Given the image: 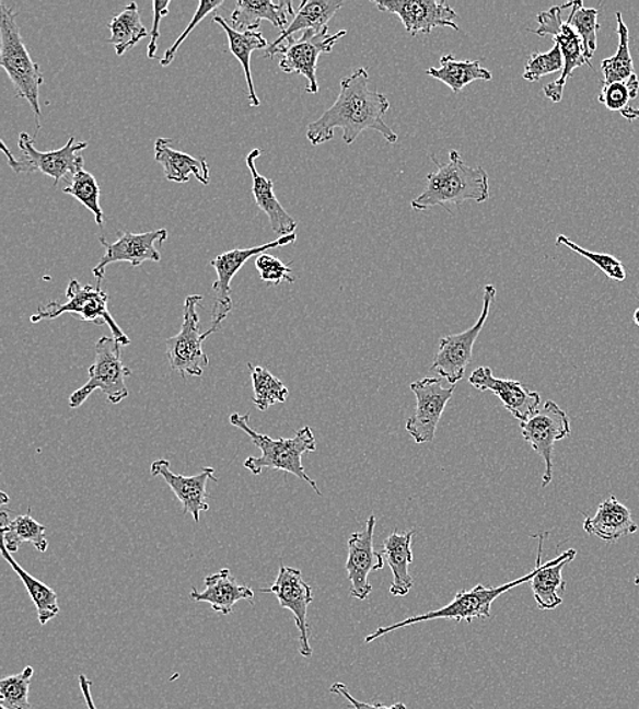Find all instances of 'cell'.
<instances>
[{"mask_svg": "<svg viewBox=\"0 0 639 709\" xmlns=\"http://www.w3.org/2000/svg\"><path fill=\"white\" fill-rule=\"evenodd\" d=\"M340 94L329 109L307 127V140L318 147L335 138V129H342L347 146L358 140L361 132L374 130L388 143L398 141L397 132L387 126L385 116L391 103L385 94L370 89L369 71L360 68L340 82Z\"/></svg>", "mask_w": 639, "mask_h": 709, "instance_id": "1", "label": "cell"}, {"mask_svg": "<svg viewBox=\"0 0 639 709\" xmlns=\"http://www.w3.org/2000/svg\"><path fill=\"white\" fill-rule=\"evenodd\" d=\"M437 171L427 175L423 193L410 204L415 210L435 207L448 208L465 201L486 202L490 198V181L485 168L470 167L457 151H450L449 162L439 164Z\"/></svg>", "mask_w": 639, "mask_h": 709, "instance_id": "2", "label": "cell"}, {"mask_svg": "<svg viewBox=\"0 0 639 709\" xmlns=\"http://www.w3.org/2000/svg\"><path fill=\"white\" fill-rule=\"evenodd\" d=\"M230 422L235 428L241 429L252 439L255 446L263 452L260 457H248L244 462V468L254 475H259L264 469L284 470L297 478L302 479L305 484L313 487L316 495L322 496L318 485L310 478L303 467V454L315 452L316 440L313 430L309 426L300 429L292 439H270L269 435L257 433L249 426V414H232Z\"/></svg>", "mask_w": 639, "mask_h": 709, "instance_id": "3", "label": "cell"}, {"mask_svg": "<svg viewBox=\"0 0 639 709\" xmlns=\"http://www.w3.org/2000/svg\"><path fill=\"white\" fill-rule=\"evenodd\" d=\"M0 66L13 82L16 96L30 103L35 114L36 129L40 131V88L44 84L42 69L27 53L16 14L3 2L0 3Z\"/></svg>", "mask_w": 639, "mask_h": 709, "instance_id": "4", "label": "cell"}, {"mask_svg": "<svg viewBox=\"0 0 639 709\" xmlns=\"http://www.w3.org/2000/svg\"><path fill=\"white\" fill-rule=\"evenodd\" d=\"M536 570L533 569L530 574L524 576V578L510 581L508 584H502L499 586H485L483 584L476 585L475 589L468 591H461L455 595L454 600L449 603V605L439 608L435 612H428L426 614H420V616H414L407 619L402 620V623L382 626L377 628L374 634H371L365 637V644L380 639V637L387 634H392L394 630L402 628H407V626L416 625L420 623H428V620L433 619H453L455 623H465L472 624V620L476 618H491V607L493 602L498 600L500 595L506 594L510 590H513L514 586H519L525 583H531L533 576H535Z\"/></svg>", "mask_w": 639, "mask_h": 709, "instance_id": "5", "label": "cell"}, {"mask_svg": "<svg viewBox=\"0 0 639 709\" xmlns=\"http://www.w3.org/2000/svg\"><path fill=\"white\" fill-rule=\"evenodd\" d=\"M88 146L86 141L77 142L74 137H70L68 143L58 151L40 152L35 147V138L21 132L19 137L21 159H19L11 154L5 142L2 141L4 156L8 158L9 165L15 174H32L40 171L44 175L53 177L55 186H58L59 182L71 181L77 171L83 168L85 160L80 152Z\"/></svg>", "mask_w": 639, "mask_h": 709, "instance_id": "6", "label": "cell"}, {"mask_svg": "<svg viewBox=\"0 0 639 709\" xmlns=\"http://www.w3.org/2000/svg\"><path fill=\"white\" fill-rule=\"evenodd\" d=\"M121 346L114 337L103 336L96 345V358L89 369V380L69 398L70 408H80L94 391L104 393L108 403L119 404L129 397L127 376L131 370L121 363Z\"/></svg>", "mask_w": 639, "mask_h": 709, "instance_id": "7", "label": "cell"}, {"mask_svg": "<svg viewBox=\"0 0 639 709\" xmlns=\"http://www.w3.org/2000/svg\"><path fill=\"white\" fill-rule=\"evenodd\" d=\"M66 297H68V302L63 304L51 302L46 306L38 307L37 313L32 315L31 323L38 324L42 321L57 319L60 315L70 313L86 323L108 325L115 340H118L121 346H130L131 340L109 313V297L102 290V282L92 287L82 286L78 280H71Z\"/></svg>", "mask_w": 639, "mask_h": 709, "instance_id": "8", "label": "cell"}, {"mask_svg": "<svg viewBox=\"0 0 639 709\" xmlns=\"http://www.w3.org/2000/svg\"><path fill=\"white\" fill-rule=\"evenodd\" d=\"M204 301L202 295L186 298L183 307V324L179 334L165 340L166 357L171 369L182 376H201L204 369L209 365L208 354L204 351V341L209 336L217 334L221 326L212 325L208 332L201 334L197 306Z\"/></svg>", "mask_w": 639, "mask_h": 709, "instance_id": "9", "label": "cell"}, {"mask_svg": "<svg viewBox=\"0 0 639 709\" xmlns=\"http://www.w3.org/2000/svg\"><path fill=\"white\" fill-rule=\"evenodd\" d=\"M568 8L569 2L543 11V13L537 15V30H530L536 33L537 36L544 37L551 35L555 44H558L564 55L565 66L559 79L544 86V94L549 100H553L554 103H559L562 100L566 84H568L576 69L585 65L592 68V62L586 58L580 36L568 24V21H564L562 19L564 11L568 10Z\"/></svg>", "mask_w": 639, "mask_h": 709, "instance_id": "10", "label": "cell"}, {"mask_svg": "<svg viewBox=\"0 0 639 709\" xmlns=\"http://www.w3.org/2000/svg\"><path fill=\"white\" fill-rule=\"evenodd\" d=\"M347 31L329 35V30L322 32L305 31L300 38H288L281 47L277 48L274 57L280 55V69L287 74L298 73L307 80L305 92L315 94L320 92L316 79V66L321 55L330 54Z\"/></svg>", "mask_w": 639, "mask_h": 709, "instance_id": "11", "label": "cell"}, {"mask_svg": "<svg viewBox=\"0 0 639 709\" xmlns=\"http://www.w3.org/2000/svg\"><path fill=\"white\" fill-rule=\"evenodd\" d=\"M496 287L487 284L485 287V304H483L477 323L468 330L463 332V334L442 337L441 342H439V351L433 358L432 370H435L439 376H442L450 384L455 385L464 379L466 368H468L472 360L475 342L483 328H485L492 303L496 302Z\"/></svg>", "mask_w": 639, "mask_h": 709, "instance_id": "12", "label": "cell"}, {"mask_svg": "<svg viewBox=\"0 0 639 709\" xmlns=\"http://www.w3.org/2000/svg\"><path fill=\"white\" fill-rule=\"evenodd\" d=\"M521 433L533 451L546 463L542 486L547 487L553 481L555 442L568 439L571 434L568 414L557 403L548 400L541 411L533 415L526 422L521 423Z\"/></svg>", "mask_w": 639, "mask_h": 709, "instance_id": "13", "label": "cell"}, {"mask_svg": "<svg viewBox=\"0 0 639 709\" xmlns=\"http://www.w3.org/2000/svg\"><path fill=\"white\" fill-rule=\"evenodd\" d=\"M263 594H274L280 606L291 612L299 630V652L303 658L313 656L310 646L309 606L314 601L313 589L305 583L299 569L281 565L276 583L268 589H260Z\"/></svg>", "mask_w": 639, "mask_h": 709, "instance_id": "14", "label": "cell"}, {"mask_svg": "<svg viewBox=\"0 0 639 709\" xmlns=\"http://www.w3.org/2000/svg\"><path fill=\"white\" fill-rule=\"evenodd\" d=\"M294 242H297V234L281 236L279 240L266 243L263 246L235 248V251L220 254L219 257L210 261V265L213 266L217 274V280L213 284V325L221 326L222 321H225L232 312L231 282L233 277L241 271L244 264L255 256H260V254L271 251V248L292 245Z\"/></svg>", "mask_w": 639, "mask_h": 709, "instance_id": "15", "label": "cell"}, {"mask_svg": "<svg viewBox=\"0 0 639 709\" xmlns=\"http://www.w3.org/2000/svg\"><path fill=\"white\" fill-rule=\"evenodd\" d=\"M374 3L381 11L397 15L410 36L430 35L435 27L460 31L454 22L457 13L444 0H376Z\"/></svg>", "mask_w": 639, "mask_h": 709, "instance_id": "16", "label": "cell"}, {"mask_svg": "<svg viewBox=\"0 0 639 709\" xmlns=\"http://www.w3.org/2000/svg\"><path fill=\"white\" fill-rule=\"evenodd\" d=\"M410 391L416 397V411L407 420L405 429L416 443L432 442L455 385L443 387L441 380L423 379L410 384Z\"/></svg>", "mask_w": 639, "mask_h": 709, "instance_id": "17", "label": "cell"}, {"mask_svg": "<svg viewBox=\"0 0 639 709\" xmlns=\"http://www.w3.org/2000/svg\"><path fill=\"white\" fill-rule=\"evenodd\" d=\"M119 240L108 243L105 237L100 236V243L105 248V253L97 266H94L92 274L98 282H102L105 269L111 264L129 263L131 266H140L143 263H160L161 254L158 246L169 237V231L161 229L158 231H148L143 234H132V232H118Z\"/></svg>", "mask_w": 639, "mask_h": 709, "instance_id": "18", "label": "cell"}, {"mask_svg": "<svg viewBox=\"0 0 639 709\" xmlns=\"http://www.w3.org/2000/svg\"><path fill=\"white\" fill-rule=\"evenodd\" d=\"M376 519L371 514L367 520L365 528L349 537L348 541V559L347 572L348 579L351 580V596L358 601H365L371 595L372 585L369 576L375 570L383 568L382 553L374 550V531Z\"/></svg>", "mask_w": 639, "mask_h": 709, "instance_id": "19", "label": "cell"}, {"mask_svg": "<svg viewBox=\"0 0 639 709\" xmlns=\"http://www.w3.org/2000/svg\"><path fill=\"white\" fill-rule=\"evenodd\" d=\"M152 476H163L165 484L175 492L182 503L183 513L191 514L194 522L199 523L202 512L209 511L208 489L209 480L219 481L213 467H205L201 473L194 476L177 475L172 473L171 463L166 458H159L150 467Z\"/></svg>", "mask_w": 639, "mask_h": 709, "instance_id": "20", "label": "cell"}, {"mask_svg": "<svg viewBox=\"0 0 639 709\" xmlns=\"http://www.w3.org/2000/svg\"><path fill=\"white\" fill-rule=\"evenodd\" d=\"M470 385L480 392H492L508 411L520 422H526L538 411L542 397L527 390L520 381L497 379L492 370L483 365L469 376Z\"/></svg>", "mask_w": 639, "mask_h": 709, "instance_id": "21", "label": "cell"}, {"mask_svg": "<svg viewBox=\"0 0 639 709\" xmlns=\"http://www.w3.org/2000/svg\"><path fill=\"white\" fill-rule=\"evenodd\" d=\"M546 534L538 535V553L536 561V573L531 581L533 596L542 612H551L562 605V596L559 592L566 590V581L562 572L564 568L574 561L577 556L576 548L560 554L559 557L542 565L543 541Z\"/></svg>", "mask_w": 639, "mask_h": 709, "instance_id": "22", "label": "cell"}, {"mask_svg": "<svg viewBox=\"0 0 639 709\" xmlns=\"http://www.w3.org/2000/svg\"><path fill=\"white\" fill-rule=\"evenodd\" d=\"M204 583L202 592L193 589L191 600L208 603L216 613H220L222 616H230L237 602L246 601L252 605L254 603V591L248 585L239 584L228 568L208 576Z\"/></svg>", "mask_w": 639, "mask_h": 709, "instance_id": "23", "label": "cell"}, {"mask_svg": "<svg viewBox=\"0 0 639 709\" xmlns=\"http://www.w3.org/2000/svg\"><path fill=\"white\" fill-rule=\"evenodd\" d=\"M260 154L263 152L259 149H254V151L248 153L246 159L247 167L253 176V196L255 202L268 216L271 230L275 231V234L280 235V237L292 235L294 234V230L298 229V221L287 212L279 199H277L274 181L258 173L255 159H258Z\"/></svg>", "mask_w": 639, "mask_h": 709, "instance_id": "24", "label": "cell"}, {"mask_svg": "<svg viewBox=\"0 0 639 709\" xmlns=\"http://www.w3.org/2000/svg\"><path fill=\"white\" fill-rule=\"evenodd\" d=\"M583 531L604 542L615 543L624 536L636 534L638 525L631 518L630 509L613 496L600 503L594 516L585 519Z\"/></svg>", "mask_w": 639, "mask_h": 709, "instance_id": "25", "label": "cell"}, {"mask_svg": "<svg viewBox=\"0 0 639 709\" xmlns=\"http://www.w3.org/2000/svg\"><path fill=\"white\" fill-rule=\"evenodd\" d=\"M341 0H303L300 3L297 14L284 32L265 51L266 58H274L277 48L281 47L294 33L305 31L322 32L329 30V22L337 11L342 8Z\"/></svg>", "mask_w": 639, "mask_h": 709, "instance_id": "26", "label": "cell"}, {"mask_svg": "<svg viewBox=\"0 0 639 709\" xmlns=\"http://www.w3.org/2000/svg\"><path fill=\"white\" fill-rule=\"evenodd\" d=\"M414 535L415 531L393 532L383 543L381 553L393 573L391 585L393 596H407L413 590L414 578L409 573V565L414 562Z\"/></svg>", "mask_w": 639, "mask_h": 709, "instance_id": "27", "label": "cell"}, {"mask_svg": "<svg viewBox=\"0 0 639 709\" xmlns=\"http://www.w3.org/2000/svg\"><path fill=\"white\" fill-rule=\"evenodd\" d=\"M291 2H270V0H239L231 15L233 30L239 32L258 30L260 21H269L271 25L284 32L288 27V15L294 16Z\"/></svg>", "mask_w": 639, "mask_h": 709, "instance_id": "28", "label": "cell"}, {"mask_svg": "<svg viewBox=\"0 0 639 709\" xmlns=\"http://www.w3.org/2000/svg\"><path fill=\"white\" fill-rule=\"evenodd\" d=\"M171 142L170 138H159L154 143V159L155 162L163 165L166 179L175 183H188L190 175H194L204 186H209L210 170L207 160L175 151L171 148Z\"/></svg>", "mask_w": 639, "mask_h": 709, "instance_id": "29", "label": "cell"}, {"mask_svg": "<svg viewBox=\"0 0 639 709\" xmlns=\"http://www.w3.org/2000/svg\"><path fill=\"white\" fill-rule=\"evenodd\" d=\"M213 22L224 30L233 57H235L239 60V63L243 66L244 75H246L247 81L249 105H252L253 108L259 107L260 100L257 96V92H255L252 75V62H249V60H252V54L255 49H265L266 51L270 44L258 30L239 32L233 30L230 22H226L220 15H216Z\"/></svg>", "mask_w": 639, "mask_h": 709, "instance_id": "30", "label": "cell"}, {"mask_svg": "<svg viewBox=\"0 0 639 709\" xmlns=\"http://www.w3.org/2000/svg\"><path fill=\"white\" fill-rule=\"evenodd\" d=\"M615 16L616 21H618V51H616L614 57L604 59L602 62V86L624 82V84L630 85L636 92H639V80L630 53L629 27L625 24L624 15H621L620 11H616Z\"/></svg>", "mask_w": 639, "mask_h": 709, "instance_id": "31", "label": "cell"}, {"mask_svg": "<svg viewBox=\"0 0 639 709\" xmlns=\"http://www.w3.org/2000/svg\"><path fill=\"white\" fill-rule=\"evenodd\" d=\"M0 527H2V545L11 554L19 551L22 543H31L40 553L48 550L46 525L36 522L30 513L11 520L8 511L3 509L0 512Z\"/></svg>", "mask_w": 639, "mask_h": 709, "instance_id": "32", "label": "cell"}, {"mask_svg": "<svg viewBox=\"0 0 639 709\" xmlns=\"http://www.w3.org/2000/svg\"><path fill=\"white\" fill-rule=\"evenodd\" d=\"M428 77H432L443 82L454 93H461L466 85L475 81H491L492 73L490 70L483 68L479 60H457L454 55H443L439 68H430L426 71Z\"/></svg>", "mask_w": 639, "mask_h": 709, "instance_id": "33", "label": "cell"}, {"mask_svg": "<svg viewBox=\"0 0 639 709\" xmlns=\"http://www.w3.org/2000/svg\"><path fill=\"white\" fill-rule=\"evenodd\" d=\"M2 556L10 567L13 568L14 572L20 576L27 594H30L32 602L35 603L38 623L44 626L47 625L49 620L58 617L60 608L57 592H55L51 586L44 584L43 581L33 578V576L27 573L25 569H22L21 565L11 557V553L3 545Z\"/></svg>", "mask_w": 639, "mask_h": 709, "instance_id": "34", "label": "cell"}, {"mask_svg": "<svg viewBox=\"0 0 639 709\" xmlns=\"http://www.w3.org/2000/svg\"><path fill=\"white\" fill-rule=\"evenodd\" d=\"M111 37L108 43L115 47L116 55L124 57L129 49L135 48L142 38L150 36L142 25L140 10L137 3L126 5L120 14L114 16L108 24Z\"/></svg>", "mask_w": 639, "mask_h": 709, "instance_id": "35", "label": "cell"}, {"mask_svg": "<svg viewBox=\"0 0 639 709\" xmlns=\"http://www.w3.org/2000/svg\"><path fill=\"white\" fill-rule=\"evenodd\" d=\"M248 369L252 371L254 387L253 403L259 411L264 412L271 406H276V404L287 402L289 391L284 382L277 379L269 370L260 368V365L248 363Z\"/></svg>", "mask_w": 639, "mask_h": 709, "instance_id": "36", "label": "cell"}, {"mask_svg": "<svg viewBox=\"0 0 639 709\" xmlns=\"http://www.w3.org/2000/svg\"><path fill=\"white\" fill-rule=\"evenodd\" d=\"M599 10L588 9L580 0L571 2L568 24L580 36L583 49L589 60L593 58L597 49V33L600 31Z\"/></svg>", "mask_w": 639, "mask_h": 709, "instance_id": "37", "label": "cell"}, {"mask_svg": "<svg viewBox=\"0 0 639 709\" xmlns=\"http://www.w3.org/2000/svg\"><path fill=\"white\" fill-rule=\"evenodd\" d=\"M63 193L69 194L77 201H80L83 207L91 210L94 214L96 224L102 226L104 224V213L100 207V186L91 173L85 170L77 171L74 176L71 177L69 186L63 188Z\"/></svg>", "mask_w": 639, "mask_h": 709, "instance_id": "38", "label": "cell"}, {"mask_svg": "<svg viewBox=\"0 0 639 709\" xmlns=\"http://www.w3.org/2000/svg\"><path fill=\"white\" fill-rule=\"evenodd\" d=\"M35 674L32 666L0 681V709H32L31 681Z\"/></svg>", "mask_w": 639, "mask_h": 709, "instance_id": "39", "label": "cell"}, {"mask_svg": "<svg viewBox=\"0 0 639 709\" xmlns=\"http://www.w3.org/2000/svg\"><path fill=\"white\" fill-rule=\"evenodd\" d=\"M565 66L564 55L558 44L548 53H533L527 59L524 80L530 82L541 81L544 75L562 73Z\"/></svg>", "mask_w": 639, "mask_h": 709, "instance_id": "40", "label": "cell"}, {"mask_svg": "<svg viewBox=\"0 0 639 709\" xmlns=\"http://www.w3.org/2000/svg\"><path fill=\"white\" fill-rule=\"evenodd\" d=\"M557 245L569 247L570 251L589 259V261L596 265L600 270H603V274L607 275L609 279L615 281H625L626 269L618 258L609 256V254L589 252L586 248L578 246L577 243L570 241L569 237L565 235H559L557 237Z\"/></svg>", "mask_w": 639, "mask_h": 709, "instance_id": "41", "label": "cell"}, {"mask_svg": "<svg viewBox=\"0 0 639 709\" xmlns=\"http://www.w3.org/2000/svg\"><path fill=\"white\" fill-rule=\"evenodd\" d=\"M222 3H224V0H201V2H199L198 10L196 11V14H194L190 24H188L185 32L182 33L181 37L177 38L175 44H172V47L166 49L164 58L160 60V65L163 66V68H169V66L172 63V60L175 59L177 51H179L183 42H185L186 38L190 36V33L196 30V27L199 25V22H201L205 16H208L210 13H212V11L219 9Z\"/></svg>", "mask_w": 639, "mask_h": 709, "instance_id": "42", "label": "cell"}, {"mask_svg": "<svg viewBox=\"0 0 639 709\" xmlns=\"http://www.w3.org/2000/svg\"><path fill=\"white\" fill-rule=\"evenodd\" d=\"M255 266H257L260 279L269 284L280 286L282 281H294L291 268L268 253L260 254L255 259Z\"/></svg>", "mask_w": 639, "mask_h": 709, "instance_id": "43", "label": "cell"}, {"mask_svg": "<svg viewBox=\"0 0 639 709\" xmlns=\"http://www.w3.org/2000/svg\"><path fill=\"white\" fill-rule=\"evenodd\" d=\"M637 96L638 92L630 85L624 84V82H616V84L602 86V92L599 94V102L609 111H620L621 113V111L629 107L630 100Z\"/></svg>", "mask_w": 639, "mask_h": 709, "instance_id": "44", "label": "cell"}, {"mask_svg": "<svg viewBox=\"0 0 639 709\" xmlns=\"http://www.w3.org/2000/svg\"><path fill=\"white\" fill-rule=\"evenodd\" d=\"M170 0H155L153 3L154 22L153 30L150 32V43L148 46L149 59H155V53H158V40L160 37V22L164 16L170 14Z\"/></svg>", "mask_w": 639, "mask_h": 709, "instance_id": "45", "label": "cell"}, {"mask_svg": "<svg viewBox=\"0 0 639 709\" xmlns=\"http://www.w3.org/2000/svg\"><path fill=\"white\" fill-rule=\"evenodd\" d=\"M332 694L340 695L346 699L353 709H408L404 702H396L393 706H385L382 702H374V705H369V702H363L351 695V691L348 690L347 685L341 683H336L330 686Z\"/></svg>", "mask_w": 639, "mask_h": 709, "instance_id": "46", "label": "cell"}, {"mask_svg": "<svg viewBox=\"0 0 639 709\" xmlns=\"http://www.w3.org/2000/svg\"><path fill=\"white\" fill-rule=\"evenodd\" d=\"M78 681H80L82 696L83 699H85L88 709H97L96 705H94L92 691H91L92 681L89 679L86 675L83 674H81L80 677H78Z\"/></svg>", "mask_w": 639, "mask_h": 709, "instance_id": "47", "label": "cell"}, {"mask_svg": "<svg viewBox=\"0 0 639 709\" xmlns=\"http://www.w3.org/2000/svg\"><path fill=\"white\" fill-rule=\"evenodd\" d=\"M620 114L625 119L629 121L639 120V108L627 107L626 109L621 111Z\"/></svg>", "mask_w": 639, "mask_h": 709, "instance_id": "48", "label": "cell"}, {"mask_svg": "<svg viewBox=\"0 0 639 709\" xmlns=\"http://www.w3.org/2000/svg\"><path fill=\"white\" fill-rule=\"evenodd\" d=\"M635 323H636V325H637L638 328H639V309H637V310H636V313H635Z\"/></svg>", "mask_w": 639, "mask_h": 709, "instance_id": "49", "label": "cell"}, {"mask_svg": "<svg viewBox=\"0 0 639 709\" xmlns=\"http://www.w3.org/2000/svg\"><path fill=\"white\" fill-rule=\"evenodd\" d=\"M2 497H3V502L2 503H8L9 502L8 496H5L4 492H2Z\"/></svg>", "mask_w": 639, "mask_h": 709, "instance_id": "50", "label": "cell"}, {"mask_svg": "<svg viewBox=\"0 0 639 709\" xmlns=\"http://www.w3.org/2000/svg\"><path fill=\"white\" fill-rule=\"evenodd\" d=\"M635 583H636V585H639V573L637 574Z\"/></svg>", "mask_w": 639, "mask_h": 709, "instance_id": "51", "label": "cell"}]
</instances>
